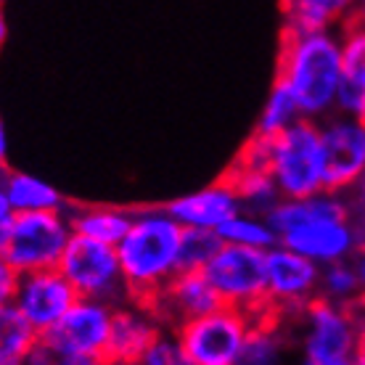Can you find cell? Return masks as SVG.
Masks as SVG:
<instances>
[{
    "mask_svg": "<svg viewBox=\"0 0 365 365\" xmlns=\"http://www.w3.org/2000/svg\"><path fill=\"white\" fill-rule=\"evenodd\" d=\"M138 365H191V363H188V357L182 352L175 331L165 329L154 344L146 349V355L138 360Z\"/></svg>",
    "mask_w": 365,
    "mask_h": 365,
    "instance_id": "f1b7e54d",
    "label": "cell"
},
{
    "mask_svg": "<svg viewBox=\"0 0 365 365\" xmlns=\"http://www.w3.org/2000/svg\"><path fill=\"white\" fill-rule=\"evenodd\" d=\"M225 247H241V249H257V252H270L278 247V236L275 230L267 225L265 217L252 215V212H241L233 220H228L222 228L217 230Z\"/></svg>",
    "mask_w": 365,
    "mask_h": 365,
    "instance_id": "cb8c5ba5",
    "label": "cell"
},
{
    "mask_svg": "<svg viewBox=\"0 0 365 365\" xmlns=\"http://www.w3.org/2000/svg\"><path fill=\"white\" fill-rule=\"evenodd\" d=\"M204 278L225 307L249 312L252 318L267 310V252L222 247Z\"/></svg>",
    "mask_w": 365,
    "mask_h": 365,
    "instance_id": "52a82bcc",
    "label": "cell"
},
{
    "mask_svg": "<svg viewBox=\"0 0 365 365\" xmlns=\"http://www.w3.org/2000/svg\"><path fill=\"white\" fill-rule=\"evenodd\" d=\"M278 247L310 259L318 267H329L336 262H349L360 255V233H357L355 220L312 222L281 236Z\"/></svg>",
    "mask_w": 365,
    "mask_h": 365,
    "instance_id": "4fadbf2b",
    "label": "cell"
},
{
    "mask_svg": "<svg viewBox=\"0 0 365 365\" xmlns=\"http://www.w3.org/2000/svg\"><path fill=\"white\" fill-rule=\"evenodd\" d=\"M6 165H9V130L0 119V170H6Z\"/></svg>",
    "mask_w": 365,
    "mask_h": 365,
    "instance_id": "836d02e7",
    "label": "cell"
},
{
    "mask_svg": "<svg viewBox=\"0 0 365 365\" xmlns=\"http://www.w3.org/2000/svg\"><path fill=\"white\" fill-rule=\"evenodd\" d=\"M255 318L236 307L220 304L210 315L185 320L175 329L191 365H236Z\"/></svg>",
    "mask_w": 365,
    "mask_h": 365,
    "instance_id": "8992f818",
    "label": "cell"
},
{
    "mask_svg": "<svg viewBox=\"0 0 365 365\" xmlns=\"http://www.w3.org/2000/svg\"><path fill=\"white\" fill-rule=\"evenodd\" d=\"M80 299L61 270H40V273L19 275V286L14 294V307L21 312V318L35 329L40 339L53 329L58 320L74 307Z\"/></svg>",
    "mask_w": 365,
    "mask_h": 365,
    "instance_id": "7c38bea8",
    "label": "cell"
},
{
    "mask_svg": "<svg viewBox=\"0 0 365 365\" xmlns=\"http://www.w3.org/2000/svg\"><path fill=\"white\" fill-rule=\"evenodd\" d=\"M302 111L299 103L294 101V96L286 88H283L278 80L273 83V91L267 96L265 106H262V114L257 119L255 135L259 138H278L281 133H286L289 128H294L297 122H302Z\"/></svg>",
    "mask_w": 365,
    "mask_h": 365,
    "instance_id": "d4e9b609",
    "label": "cell"
},
{
    "mask_svg": "<svg viewBox=\"0 0 365 365\" xmlns=\"http://www.w3.org/2000/svg\"><path fill=\"white\" fill-rule=\"evenodd\" d=\"M225 178L233 182V188H236L238 199H241L244 212L267 217V212H273L275 207H278V201H281V193H278V188H275V182L267 170L230 167Z\"/></svg>",
    "mask_w": 365,
    "mask_h": 365,
    "instance_id": "7402d4cb",
    "label": "cell"
},
{
    "mask_svg": "<svg viewBox=\"0 0 365 365\" xmlns=\"http://www.w3.org/2000/svg\"><path fill=\"white\" fill-rule=\"evenodd\" d=\"M267 225L281 238L297 228L312 222H331V220H352L347 196L323 191L310 199H281L273 212H267Z\"/></svg>",
    "mask_w": 365,
    "mask_h": 365,
    "instance_id": "e0dca14e",
    "label": "cell"
},
{
    "mask_svg": "<svg viewBox=\"0 0 365 365\" xmlns=\"http://www.w3.org/2000/svg\"><path fill=\"white\" fill-rule=\"evenodd\" d=\"M267 173L281 199H310L326 191V159L318 122L302 119L278 138H270Z\"/></svg>",
    "mask_w": 365,
    "mask_h": 365,
    "instance_id": "3957f363",
    "label": "cell"
},
{
    "mask_svg": "<svg viewBox=\"0 0 365 365\" xmlns=\"http://www.w3.org/2000/svg\"><path fill=\"white\" fill-rule=\"evenodd\" d=\"M341 35H286L278 56V83L292 93L299 111L310 122H323L336 114V96L341 85Z\"/></svg>",
    "mask_w": 365,
    "mask_h": 365,
    "instance_id": "6da1fadb",
    "label": "cell"
},
{
    "mask_svg": "<svg viewBox=\"0 0 365 365\" xmlns=\"http://www.w3.org/2000/svg\"><path fill=\"white\" fill-rule=\"evenodd\" d=\"M318 299H326L331 304H339V307H355V304H360V281H357V270L352 259L320 267Z\"/></svg>",
    "mask_w": 365,
    "mask_h": 365,
    "instance_id": "4316f807",
    "label": "cell"
},
{
    "mask_svg": "<svg viewBox=\"0 0 365 365\" xmlns=\"http://www.w3.org/2000/svg\"><path fill=\"white\" fill-rule=\"evenodd\" d=\"M6 37H9V21H6V9H3V3H0V48L6 43Z\"/></svg>",
    "mask_w": 365,
    "mask_h": 365,
    "instance_id": "d590c367",
    "label": "cell"
},
{
    "mask_svg": "<svg viewBox=\"0 0 365 365\" xmlns=\"http://www.w3.org/2000/svg\"><path fill=\"white\" fill-rule=\"evenodd\" d=\"M16 286H19V273L6 262V257L0 255V307L14 304Z\"/></svg>",
    "mask_w": 365,
    "mask_h": 365,
    "instance_id": "f546056e",
    "label": "cell"
},
{
    "mask_svg": "<svg viewBox=\"0 0 365 365\" xmlns=\"http://www.w3.org/2000/svg\"><path fill=\"white\" fill-rule=\"evenodd\" d=\"M56 360H58V355H56L53 349L48 347L43 339H40L35 347H32V352L27 355L24 365H56Z\"/></svg>",
    "mask_w": 365,
    "mask_h": 365,
    "instance_id": "4dcf8cb0",
    "label": "cell"
},
{
    "mask_svg": "<svg viewBox=\"0 0 365 365\" xmlns=\"http://www.w3.org/2000/svg\"><path fill=\"white\" fill-rule=\"evenodd\" d=\"M11 217H14V210H11L9 204V196H6V191H3V185H0V233L9 228Z\"/></svg>",
    "mask_w": 365,
    "mask_h": 365,
    "instance_id": "d6a6232c",
    "label": "cell"
},
{
    "mask_svg": "<svg viewBox=\"0 0 365 365\" xmlns=\"http://www.w3.org/2000/svg\"><path fill=\"white\" fill-rule=\"evenodd\" d=\"M40 336L14 304L0 307V365H24Z\"/></svg>",
    "mask_w": 365,
    "mask_h": 365,
    "instance_id": "603a6c76",
    "label": "cell"
},
{
    "mask_svg": "<svg viewBox=\"0 0 365 365\" xmlns=\"http://www.w3.org/2000/svg\"><path fill=\"white\" fill-rule=\"evenodd\" d=\"M355 225H357V233H360V252H365V217L357 220Z\"/></svg>",
    "mask_w": 365,
    "mask_h": 365,
    "instance_id": "74e56055",
    "label": "cell"
},
{
    "mask_svg": "<svg viewBox=\"0 0 365 365\" xmlns=\"http://www.w3.org/2000/svg\"><path fill=\"white\" fill-rule=\"evenodd\" d=\"M56 365H106L101 357H85V355H58Z\"/></svg>",
    "mask_w": 365,
    "mask_h": 365,
    "instance_id": "1f68e13d",
    "label": "cell"
},
{
    "mask_svg": "<svg viewBox=\"0 0 365 365\" xmlns=\"http://www.w3.org/2000/svg\"><path fill=\"white\" fill-rule=\"evenodd\" d=\"M162 331V320L156 318L148 304L128 302L122 307H114L106 365H138V360L146 355V349L159 339Z\"/></svg>",
    "mask_w": 365,
    "mask_h": 365,
    "instance_id": "9a60e30c",
    "label": "cell"
},
{
    "mask_svg": "<svg viewBox=\"0 0 365 365\" xmlns=\"http://www.w3.org/2000/svg\"><path fill=\"white\" fill-rule=\"evenodd\" d=\"M72 238L64 212H24L14 215L0 233V255L19 275L56 270Z\"/></svg>",
    "mask_w": 365,
    "mask_h": 365,
    "instance_id": "277c9868",
    "label": "cell"
},
{
    "mask_svg": "<svg viewBox=\"0 0 365 365\" xmlns=\"http://www.w3.org/2000/svg\"><path fill=\"white\" fill-rule=\"evenodd\" d=\"M114 307L106 302L77 299L74 307L48 331L43 341L56 355H85L106 360Z\"/></svg>",
    "mask_w": 365,
    "mask_h": 365,
    "instance_id": "30bf717a",
    "label": "cell"
},
{
    "mask_svg": "<svg viewBox=\"0 0 365 365\" xmlns=\"http://www.w3.org/2000/svg\"><path fill=\"white\" fill-rule=\"evenodd\" d=\"M69 228L74 236L91 238L106 247H119V241L128 236L133 225V210L125 207H111V204H98V207H80V204H66L64 210Z\"/></svg>",
    "mask_w": 365,
    "mask_h": 365,
    "instance_id": "ac0fdd59",
    "label": "cell"
},
{
    "mask_svg": "<svg viewBox=\"0 0 365 365\" xmlns=\"http://www.w3.org/2000/svg\"><path fill=\"white\" fill-rule=\"evenodd\" d=\"M347 0H292L283 3V32L286 35H318L339 32L352 14Z\"/></svg>",
    "mask_w": 365,
    "mask_h": 365,
    "instance_id": "d6986e66",
    "label": "cell"
},
{
    "mask_svg": "<svg viewBox=\"0 0 365 365\" xmlns=\"http://www.w3.org/2000/svg\"><path fill=\"white\" fill-rule=\"evenodd\" d=\"M58 270L80 299L106 302L111 307H122L133 302L114 247L72 233L69 247L58 262Z\"/></svg>",
    "mask_w": 365,
    "mask_h": 365,
    "instance_id": "5b68a950",
    "label": "cell"
},
{
    "mask_svg": "<svg viewBox=\"0 0 365 365\" xmlns=\"http://www.w3.org/2000/svg\"><path fill=\"white\" fill-rule=\"evenodd\" d=\"M0 173H3V170H0Z\"/></svg>",
    "mask_w": 365,
    "mask_h": 365,
    "instance_id": "ab89813d",
    "label": "cell"
},
{
    "mask_svg": "<svg viewBox=\"0 0 365 365\" xmlns=\"http://www.w3.org/2000/svg\"><path fill=\"white\" fill-rule=\"evenodd\" d=\"M352 262H355L357 281H360V304H365V252H360Z\"/></svg>",
    "mask_w": 365,
    "mask_h": 365,
    "instance_id": "e575fe53",
    "label": "cell"
},
{
    "mask_svg": "<svg viewBox=\"0 0 365 365\" xmlns=\"http://www.w3.org/2000/svg\"><path fill=\"white\" fill-rule=\"evenodd\" d=\"M222 247L225 244H222V238L215 230L182 228L178 273H204Z\"/></svg>",
    "mask_w": 365,
    "mask_h": 365,
    "instance_id": "83f0119b",
    "label": "cell"
},
{
    "mask_svg": "<svg viewBox=\"0 0 365 365\" xmlns=\"http://www.w3.org/2000/svg\"><path fill=\"white\" fill-rule=\"evenodd\" d=\"M180 238L182 228L165 207L133 210V225L117 247L130 299L138 304H151L178 275Z\"/></svg>",
    "mask_w": 365,
    "mask_h": 365,
    "instance_id": "7a4b0ae2",
    "label": "cell"
},
{
    "mask_svg": "<svg viewBox=\"0 0 365 365\" xmlns=\"http://www.w3.org/2000/svg\"><path fill=\"white\" fill-rule=\"evenodd\" d=\"M299 365H349V360H344V363H315V360H299Z\"/></svg>",
    "mask_w": 365,
    "mask_h": 365,
    "instance_id": "f35d334b",
    "label": "cell"
},
{
    "mask_svg": "<svg viewBox=\"0 0 365 365\" xmlns=\"http://www.w3.org/2000/svg\"><path fill=\"white\" fill-rule=\"evenodd\" d=\"M302 360L344 363L360 347V331L352 307L315 299L299 312Z\"/></svg>",
    "mask_w": 365,
    "mask_h": 365,
    "instance_id": "ba28073f",
    "label": "cell"
},
{
    "mask_svg": "<svg viewBox=\"0 0 365 365\" xmlns=\"http://www.w3.org/2000/svg\"><path fill=\"white\" fill-rule=\"evenodd\" d=\"M220 304L222 302L210 286V281L204 278V273H178L148 307L162 320L165 329L175 331L185 320L210 315Z\"/></svg>",
    "mask_w": 365,
    "mask_h": 365,
    "instance_id": "2e32d148",
    "label": "cell"
},
{
    "mask_svg": "<svg viewBox=\"0 0 365 365\" xmlns=\"http://www.w3.org/2000/svg\"><path fill=\"white\" fill-rule=\"evenodd\" d=\"M0 185L9 196V204L14 215L24 212H64L66 201L56 191L53 185L37 175L19 173V170H3L0 173Z\"/></svg>",
    "mask_w": 365,
    "mask_h": 365,
    "instance_id": "44dd1931",
    "label": "cell"
},
{
    "mask_svg": "<svg viewBox=\"0 0 365 365\" xmlns=\"http://www.w3.org/2000/svg\"><path fill=\"white\" fill-rule=\"evenodd\" d=\"M323 159H326V191L347 196L365 178V122L334 117L320 122Z\"/></svg>",
    "mask_w": 365,
    "mask_h": 365,
    "instance_id": "9c48e42d",
    "label": "cell"
},
{
    "mask_svg": "<svg viewBox=\"0 0 365 365\" xmlns=\"http://www.w3.org/2000/svg\"><path fill=\"white\" fill-rule=\"evenodd\" d=\"M165 210L170 212V217L180 228H199L217 233L228 220L241 215L244 207H241V199H238L233 182L228 178H220L201 191L173 199L170 204H165Z\"/></svg>",
    "mask_w": 365,
    "mask_h": 365,
    "instance_id": "5bb4252c",
    "label": "cell"
},
{
    "mask_svg": "<svg viewBox=\"0 0 365 365\" xmlns=\"http://www.w3.org/2000/svg\"><path fill=\"white\" fill-rule=\"evenodd\" d=\"M289 355H292L289 331L278 323V315L273 310H265L252 323L236 365H289Z\"/></svg>",
    "mask_w": 365,
    "mask_h": 365,
    "instance_id": "ffe728a7",
    "label": "cell"
},
{
    "mask_svg": "<svg viewBox=\"0 0 365 365\" xmlns=\"http://www.w3.org/2000/svg\"><path fill=\"white\" fill-rule=\"evenodd\" d=\"M349 365H365V344H360L355 355L349 357Z\"/></svg>",
    "mask_w": 365,
    "mask_h": 365,
    "instance_id": "8d00e7d4",
    "label": "cell"
},
{
    "mask_svg": "<svg viewBox=\"0 0 365 365\" xmlns=\"http://www.w3.org/2000/svg\"><path fill=\"white\" fill-rule=\"evenodd\" d=\"M320 267L289 249L267 252V310L275 315H299L318 299Z\"/></svg>",
    "mask_w": 365,
    "mask_h": 365,
    "instance_id": "8fae6325",
    "label": "cell"
},
{
    "mask_svg": "<svg viewBox=\"0 0 365 365\" xmlns=\"http://www.w3.org/2000/svg\"><path fill=\"white\" fill-rule=\"evenodd\" d=\"M341 35V83L365 91V14H349L347 24L339 29Z\"/></svg>",
    "mask_w": 365,
    "mask_h": 365,
    "instance_id": "484cf974",
    "label": "cell"
}]
</instances>
